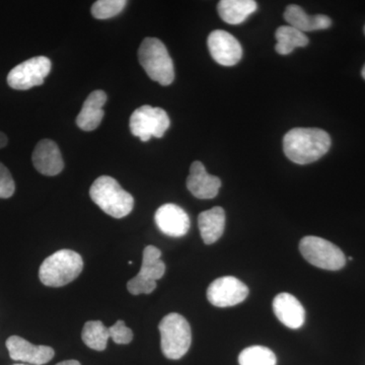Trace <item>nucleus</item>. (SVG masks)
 Listing matches in <instances>:
<instances>
[{
  "label": "nucleus",
  "mask_w": 365,
  "mask_h": 365,
  "mask_svg": "<svg viewBox=\"0 0 365 365\" xmlns=\"http://www.w3.org/2000/svg\"><path fill=\"white\" fill-rule=\"evenodd\" d=\"M248 294V287L234 276L217 278L207 289L209 302L217 307L237 306L244 302Z\"/></svg>",
  "instance_id": "obj_10"
},
{
  "label": "nucleus",
  "mask_w": 365,
  "mask_h": 365,
  "mask_svg": "<svg viewBox=\"0 0 365 365\" xmlns=\"http://www.w3.org/2000/svg\"><path fill=\"white\" fill-rule=\"evenodd\" d=\"M83 269L81 255L71 250H60L43 262L39 278L46 287H61L76 279Z\"/></svg>",
  "instance_id": "obj_3"
},
{
  "label": "nucleus",
  "mask_w": 365,
  "mask_h": 365,
  "mask_svg": "<svg viewBox=\"0 0 365 365\" xmlns=\"http://www.w3.org/2000/svg\"><path fill=\"white\" fill-rule=\"evenodd\" d=\"M56 365H81L79 364L78 360H66V361L59 362L58 364Z\"/></svg>",
  "instance_id": "obj_28"
},
{
  "label": "nucleus",
  "mask_w": 365,
  "mask_h": 365,
  "mask_svg": "<svg viewBox=\"0 0 365 365\" xmlns=\"http://www.w3.org/2000/svg\"><path fill=\"white\" fill-rule=\"evenodd\" d=\"M107 102V95L105 91H95L86 98L83 108L76 118V124L81 130L93 131L100 126L104 118V107Z\"/></svg>",
  "instance_id": "obj_17"
},
{
  "label": "nucleus",
  "mask_w": 365,
  "mask_h": 365,
  "mask_svg": "<svg viewBox=\"0 0 365 365\" xmlns=\"http://www.w3.org/2000/svg\"><path fill=\"white\" fill-rule=\"evenodd\" d=\"M7 144V137L6 134L0 132V148H4Z\"/></svg>",
  "instance_id": "obj_27"
},
{
  "label": "nucleus",
  "mask_w": 365,
  "mask_h": 365,
  "mask_svg": "<svg viewBox=\"0 0 365 365\" xmlns=\"http://www.w3.org/2000/svg\"><path fill=\"white\" fill-rule=\"evenodd\" d=\"M6 347L11 359L34 365L46 364L55 355L54 350L49 346L34 345L19 336L9 337Z\"/></svg>",
  "instance_id": "obj_12"
},
{
  "label": "nucleus",
  "mask_w": 365,
  "mask_h": 365,
  "mask_svg": "<svg viewBox=\"0 0 365 365\" xmlns=\"http://www.w3.org/2000/svg\"><path fill=\"white\" fill-rule=\"evenodd\" d=\"M109 332L110 338H112L116 344H129L133 339V332L125 325L123 321H118L114 326L110 327Z\"/></svg>",
  "instance_id": "obj_25"
},
{
  "label": "nucleus",
  "mask_w": 365,
  "mask_h": 365,
  "mask_svg": "<svg viewBox=\"0 0 365 365\" xmlns=\"http://www.w3.org/2000/svg\"><path fill=\"white\" fill-rule=\"evenodd\" d=\"M300 253L312 265L329 271L344 267L345 255L333 242L319 237H304L299 242Z\"/></svg>",
  "instance_id": "obj_6"
},
{
  "label": "nucleus",
  "mask_w": 365,
  "mask_h": 365,
  "mask_svg": "<svg viewBox=\"0 0 365 365\" xmlns=\"http://www.w3.org/2000/svg\"><path fill=\"white\" fill-rule=\"evenodd\" d=\"M81 338L91 349L103 351L107 348L108 339L110 338L109 328L101 321L86 322Z\"/></svg>",
  "instance_id": "obj_22"
},
{
  "label": "nucleus",
  "mask_w": 365,
  "mask_h": 365,
  "mask_svg": "<svg viewBox=\"0 0 365 365\" xmlns=\"http://www.w3.org/2000/svg\"><path fill=\"white\" fill-rule=\"evenodd\" d=\"M50 71L51 61L47 57H34L14 67L7 76V83L14 90H30L43 85Z\"/></svg>",
  "instance_id": "obj_9"
},
{
  "label": "nucleus",
  "mask_w": 365,
  "mask_h": 365,
  "mask_svg": "<svg viewBox=\"0 0 365 365\" xmlns=\"http://www.w3.org/2000/svg\"><path fill=\"white\" fill-rule=\"evenodd\" d=\"M160 257L162 252L155 247L148 246L144 249L140 271L127 283L131 294H150L157 288V280L165 272V265Z\"/></svg>",
  "instance_id": "obj_7"
},
{
  "label": "nucleus",
  "mask_w": 365,
  "mask_h": 365,
  "mask_svg": "<svg viewBox=\"0 0 365 365\" xmlns=\"http://www.w3.org/2000/svg\"><path fill=\"white\" fill-rule=\"evenodd\" d=\"M130 130L134 136L146 143L151 137L160 138L170 128L169 115L162 108L145 105L138 108L130 118Z\"/></svg>",
  "instance_id": "obj_8"
},
{
  "label": "nucleus",
  "mask_w": 365,
  "mask_h": 365,
  "mask_svg": "<svg viewBox=\"0 0 365 365\" xmlns=\"http://www.w3.org/2000/svg\"><path fill=\"white\" fill-rule=\"evenodd\" d=\"M90 196L98 207L114 218H123L134 207V199L114 178L102 176L91 185Z\"/></svg>",
  "instance_id": "obj_2"
},
{
  "label": "nucleus",
  "mask_w": 365,
  "mask_h": 365,
  "mask_svg": "<svg viewBox=\"0 0 365 365\" xmlns=\"http://www.w3.org/2000/svg\"><path fill=\"white\" fill-rule=\"evenodd\" d=\"M155 220L160 232L169 237H184L190 230L188 215L176 204L160 206L155 212Z\"/></svg>",
  "instance_id": "obj_13"
},
{
  "label": "nucleus",
  "mask_w": 365,
  "mask_h": 365,
  "mask_svg": "<svg viewBox=\"0 0 365 365\" xmlns=\"http://www.w3.org/2000/svg\"><path fill=\"white\" fill-rule=\"evenodd\" d=\"M208 49L212 58L223 66H234L242 56V48L232 34L222 30L213 31L209 35Z\"/></svg>",
  "instance_id": "obj_11"
},
{
  "label": "nucleus",
  "mask_w": 365,
  "mask_h": 365,
  "mask_svg": "<svg viewBox=\"0 0 365 365\" xmlns=\"http://www.w3.org/2000/svg\"><path fill=\"white\" fill-rule=\"evenodd\" d=\"M16 185L11 172L4 165L0 163V198H11L14 195Z\"/></svg>",
  "instance_id": "obj_26"
},
{
  "label": "nucleus",
  "mask_w": 365,
  "mask_h": 365,
  "mask_svg": "<svg viewBox=\"0 0 365 365\" xmlns=\"http://www.w3.org/2000/svg\"><path fill=\"white\" fill-rule=\"evenodd\" d=\"M284 19L290 26L300 32H313V31L325 30L332 25V20L325 14L307 16L306 11L297 4L288 6L285 9Z\"/></svg>",
  "instance_id": "obj_18"
},
{
  "label": "nucleus",
  "mask_w": 365,
  "mask_h": 365,
  "mask_svg": "<svg viewBox=\"0 0 365 365\" xmlns=\"http://www.w3.org/2000/svg\"><path fill=\"white\" fill-rule=\"evenodd\" d=\"M361 74H362V78H364L365 79V66H364V68H362Z\"/></svg>",
  "instance_id": "obj_29"
},
{
  "label": "nucleus",
  "mask_w": 365,
  "mask_h": 365,
  "mask_svg": "<svg viewBox=\"0 0 365 365\" xmlns=\"http://www.w3.org/2000/svg\"><path fill=\"white\" fill-rule=\"evenodd\" d=\"M275 38L277 41L275 50L280 55L290 54L297 48L306 47L309 44L306 34L290 26H279L276 31Z\"/></svg>",
  "instance_id": "obj_21"
},
{
  "label": "nucleus",
  "mask_w": 365,
  "mask_h": 365,
  "mask_svg": "<svg viewBox=\"0 0 365 365\" xmlns=\"http://www.w3.org/2000/svg\"><path fill=\"white\" fill-rule=\"evenodd\" d=\"M222 187L220 178L209 175L201 162H194L187 178V188L198 199H212L217 196Z\"/></svg>",
  "instance_id": "obj_15"
},
{
  "label": "nucleus",
  "mask_w": 365,
  "mask_h": 365,
  "mask_svg": "<svg viewBox=\"0 0 365 365\" xmlns=\"http://www.w3.org/2000/svg\"><path fill=\"white\" fill-rule=\"evenodd\" d=\"M330 148V135L319 128H294L283 138L285 155L297 165L317 162Z\"/></svg>",
  "instance_id": "obj_1"
},
{
  "label": "nucleus",
  "mask_w": 365,
  "mask_h": 365,
  "mask_svg": "<svg viewBox=\"0 0 365 365\" xmlns=\"http://www.w3.org/2000/svg\"><path fill=\"white\" fill-rule=\"evenodd\" d=\"M126 4L125 0H98L91 6V14L98 20H108L121 13Z\"/></svg>",
  "instance_id": "obj_24"
},
{
  "label": "nucleus",
  "mask_w": 365,
  "mask_h": 365,
  "mask_svg": "<svg viewBox=\"0 0 365 365\" xmlns=\"http://www.w3.org/2000/svg\"><path fill=\"white\" fill-rule=\"evenodd\" d=\"M240 365H276L277 359L272 350L264 346H251L242 350L239 356Z\"/></svg>",
  "instance_id": "obj_23"
},
{
  "label": "nucleus",
  "mask_w": 365,
  "mask_h": 365,
  "mask_svg": "<svg viewBox=\"0 0 365 365\" xmlns=\"http://www.w3.org/2000/svg\"><path fill=\"white\" fill-rule=\"evenodd\" d=\"M364 34H365V26H364Z\"/></svg>",
  "instance_id": "obj_31"
},
{
  "label": "nucleus",
  "mask_w": 365,
  "mask_h": 365,
  "mask_svg": "<svg viewBox=\"0 0 365 365\" xmlns=\"http://www.w3.org/2000/svg\"><path fill=\"white\" fill-rule=\"evenodd\" d=\"M32 160L34 167L44 176H57L63 170V158L58 145L50 139H43L38 143Z\"/></svg>",
  "instance_id": "obj_14"
},
{
  "label": "nucleus",
  "mask_w": 365,
  "mask_h": 365,
  "mask_svg": "<svg viewBox=\"0 0 365 365\" xmlns=\"http://www.w3.org/2000/svg\"><path fill=\"white\" fill-rule=\"evenodd\" d=\"M160 347L167 359L178 360L188 352L192 343L191 327L181 314H167L158 325Z\"/></svg>",
  "instance_id": "obj_5"
},
{
  "label": "nucleus",
  "mask_w": 365,
  "mask_h": 365,
  "mask_svg": "<svg viewBox=\"0 0 365 365\" xmlns=\"http://www.w3.org/2000/svg\"><path fill=\"white\" fill-rule=\"evenodd\" d=\"M16 365H25V364H16Z\"/></svg>",
  "instance_id": "obj_30"
},
{
  "label": "nucleus",
  "mask_w": 365,
  "mask_h": 365,
  "mask_svg": "<svg viewBox=\"0 0 365 365\" xmlns=\"http://www.w3.org/2000/svg\"><path fill=\"white\" fill-rule=\"evenodd\" d=\"M254 0H222L218 4V14L225 23L239 25L257 11Z\"/></svg>",
  "instance_id": "obj_20"
},
{
  "label": "nucleus",
  "mask_w": 365,
  "mask_h": 365,
  "mask_svg": "<svg viewBox=\"0 0 365 365\" xmlns=\"http://www.w3.org/2000/svg\"><path fill=\"white\" fill-rule=\"evenodd\" d=\"M201 237L206 245H212L222 237L225 227V212L223 208L213 207L203 211L198 216Z\"/></svg>",
  "instance_id": "obj_19"
},
{
  "label": "nucleus",
  "mask_w": 365,
  "mask_h": 365,
  "mask_svg": "<svg viewBox=\"0 0 365 365\" xmlns=\"http://www.w3.org/2000/svg\"><path fill=\"white\" fill-rule=\"evenodd\" d=\"M138 58L148 76L162 86H170L175 69L167 47L157 38H145L138 50Z\"/></svg>",
  "instance_id": "obj_4"
},
{
  "label": "nucleus",
  "mask_w": 365,
  "mask_h": 365,
  "mask_svg": "<svg viewBox=\"0 0 365 365\" xmlns=\"http://www.w3.org/2000/svg\"><path fill=\"white\" fill-rule=\"evenodd\" d=\"M274 314L283 325L297 330L302 328L306 321V311L299 299L292 294H278L273 300Z\"/></svg>",
  "instance_id": "obj_16"
}]
</instances>
